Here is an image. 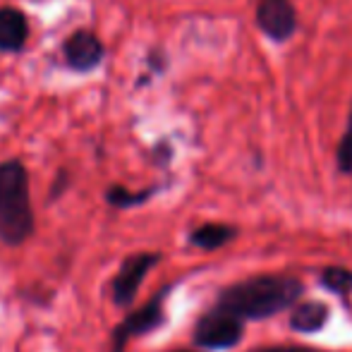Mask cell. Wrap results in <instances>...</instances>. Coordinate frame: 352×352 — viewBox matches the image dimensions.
Instances as JSON below:
<instances>
[{
	"mask_svg": "<svg viewBox=\"0 0 352 352\" xmlns=\"http://www.w3.org/2000/svg\"><path fill=\"white\" fill-rule=\"evenodd\" d=\"M242 333H245V321L218 307L204 311L195 324V343L201 350H230L240 345Z\"/></svg>",
	"mask_w": 352,
	"mask_h": 352,
	"instance_id": "277c9868",
	"label": "cell"
},
{
	"mask_svg": "<svg viewBox=\"0 0 352 352\" xmlns=\"http://www.w3.org/2000/svg\"><path fill=\"white\" fill-rule=\"evenodd\" d=\"M170 295V285L161 287L151 300L146 302L140 309L130 311L116 329L111 331V343H108V352H125L127 343L135 338H142L146 333L158 331L168 321L166 316V297Z\"/></svg>",
	"mask_w": 352,
	"mask_h": 352,
	"instance_id": "3957f363",
	"label": "cell"
},
{
	"mask_svg": "<svg viewBox=\"0 0 352 352\" xmlns=\"http://www.w3.org/2000/svg\"><path fill=\"white\" fill-rule=\"evenodd\" d=\"M321 285L329 287L336 295H350L352 292V271L340 269V266H331L321 274Z\"/></svg>",
	"mask_w": 352,
	"mask_h": 352,
	"instance_id": "7c38bea8",
	"label": "cell"
},
{
	"mask_svg": "<svg viewBox=\"0 0 352 352\" xmlns=\"http://www.w3.org/2000/svg\"><path fill=\"white\" fill-rule=\"evenodd\" d=\"M29 41V19L19 8H0V53H19Z\"/></svg>",
	"mask_w": 352,
	"mask_h": 352,
	"instance_id": "ba28073f",
	"label": "cell"
},
{
	"mask_svg": "<svg viewBox=\"0 0 352 352\" xmlns=\"http://www.w3.org/2000/svg\"><path fill=\"white\" fill-rule=\"evenodd\" d=\"M254 24L274 43H285L297 32V10L292 0H259L254 8Z\"/></svg>",
	"mask_w": 352,
	"mask_h": 352,
	"instance_id": "8992f818",
	"label": "cell"
},
{
	"mask_svg": "<svg viewBox=\"0 0 352 352\" xmlns=\"http://www.w3.org/2000/svg\"><path fill=\"white\" fill-rule=\"evenodd\" d=\"M156 192H158V187H146V190L132 192L122 185H111L106 190V201L113 209H135V206H142L144 201L151 199Z\"/></svg>",
	"mask_w": 352,
	"mask_h": 352,
	"instance_id": "8fae6325",
	"label": "cell"
},
{
	"mask_svg": "<svg viewBox=\"0 0 352 352\" xmlns=\"http://www.w3.org/2000/svg\"><path fill=\"white\" fill-rule=\"evenodd\" d=\"M329 321V307L324 302H302V305L292 307V316H290V326L292 331H300V333H316L321 331Z\"/></svg>",
	"mask_w": 352,
	"mask_h": 352,
	"instance_id": "9c48e42d",
	"label": "cell"
},
{
	"mask_svg": "<svg viewBox=\"0 0 352 352\" xmlns=\"http://www.w3.org/2000/svg\"><path fill=\"white\" fill-rule=\"evenodd\" d=\"M259 352H321V350H314V348H264Z\"/></svg>",
	"mask_w": 352,
	"mask_h": 352,
	"instance_id": "9a60e30c",
	"label": "cell"
},
{
	"mask_svg": "<svg viewBox=\"0 0 352 352\" xmlns=\"http://www.w3.org/2000/svg\"><path fill=\"white\" fill-rule=\"evenodd\" d=\"M336 163H338V170L343 175H352V103L348 113V125H345V132L338 142V148H336Z\"/></svg>",
	"mask_w": 352,
	"mask_h": 352,
	"instance_id": "4fadbf2b",
	"label": "cell"
},
{
	"mask_svg": "<svg viewBox=\"0 0 352 352\" xmlns=\"http://www.w3.org/2000/svg\"><path fill=\"white\" fill-rule=\"evenodd\" d=\"M237 228L228 226V223H204V226L195 228L190 232V245H195L197 250L213 252L226 247L230 240H235Z\"/></svg>",
	"mask_w": 352,
	"mask_h": 352,
	"instance_id": "30bf717a",
	"label": "cell"
},
{
	"mask_svg": "<svg viewBox=\"0 0 352 352\" xmlns=\"http://www.w3.org/2000/svg\"><path fill=\"white\" fill-rule=\"evenodd\" d=\"M161 261V254L158 252H137V254H130L122 259L118 274L113 276L111 280V300L116 307L120 309H127V307L135 302L137 292H140L146 274L153 269V266Z\"/></svg>",
	"mask_w": 352,
	"mask_h": 352,
	"instance_id": "5b68a950",
	"label": "cell"
},
{
	"mask_svg": "<svg viewBox=\"0 0 352 352\" xmlns=\"http://www.w3.org/2000/svg\"><path fill=\"white\" fill-rule=\"evenodd\" d=\"M36 230L29 173L19 158L0 163V242L19 247Z\"/></svg>",
	"mask_w": 352,
	"mask_h": 352,
	"instance_id": "7a4b0ae2",
	"label": "cell"
},
{
	"mask_svg": "<svg viewBox=\"0 0 352 352\" xmlns=\"http://www.w3.org/2000/svg\"><path fill=\"white\" fill-rule=\"evenodd\" d=\"M175 352H197V350H175Z\"/></svg>",
	"mask_w": 352,
	"mask_h": 352,
	"instance_id": "2e32d148",
	"label": "cell"
},
{
	"mask_svg": "<svg viewBox=\"0 0 352 352\" xmlns=\"http://www.w3.org/2000/svg\"><path fill=\"white\" fill-rule=\"evenodd\" d=\"M65 185H67V175L65 173H60V175H58V182H56V190H51V199H58L60 192L65 190Z\"/></svg>",
	"mask_w": 352,
	"mask_h": 352,
	"instance_id": "5bb4252c",
	"label": "cell"
},
{
	"mask_svg": "<svg viewBox=\"0 0 352 352\" xmlns=\"http://www.w3.org/2000/svg\"><path fill=\"white\" fill-rule=\"evenodd\" d=\"M302 290H305V285L295 276H285V274L252 276V278H245L240 283H232V285L223 287L218 292L213 307L237 316L240 321L269 319V316L290 309L300 300Z\"/></svg>",
	"mask_w": 352,
	"mask_h": 352,
	"instance_id": "6da1fadb",
	"label": "cell"
},
{
	"mask_svg": "<svg viewBox=\"0 0 352 352\" xmlns=\"http://www.w3.org/2000/svg\"><path fill=\"white\" fill-rule=\"evenodd\" d=\"M63 58L67 67L79 74L96 70L106 58V46L91 29H77L63 41Z\"/></svg>",
	"mask_w": 352,
	"mask_h": 352,
	"instance_id": "52a82bcc",
	"label": "cell"
}]
</instances>
